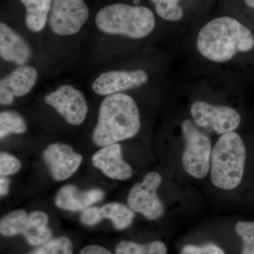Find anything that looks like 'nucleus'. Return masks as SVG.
Here are the masks:
<instances>
[{
    "instance_id": "16",
    "label": "nucleus",
    "mask_w": 254,
    "mask_h": 254,
    "mask_svg": "<svg viewBox=\"0 0 254 254\" xmlns=\"http://www.w3.org/2000/svg\"><path fill=\"white\" fill-rule=\"evenodd\" d=\"M135 218V212L129 206L119 203L111 202L101 208L93 207L83 210L80 220L86 226H94L107 218L111 220L116 230H123L131 225Z\"/></svg>"
},
{
    "instance_id": "5",
    "label": "nucleus",
    "mask_w": 254,
    "mask_h": 254,
    "mask_svg": "<svg viewBox=\"0 0 254 254\" xmlns=\"http://www.w3.org/2000/svg\"><path fill=\"white\" fill-rule=\"evenodd\" d=\"M49 217L41 210L28 214L22 209L6 214L0 221V232L5 237L22 235L29 245L41 246L51 239Z\"/></svg>"
},
{
    "instance_id": "9",
    "label": "nucleus",
    "mask_w": 254,
    "mask_h": 254,
    "mask_svg": "<svg viewBox=\"0 0 254 254\" xmlns=\"http://www.w3.org/2000/svg\"><path fill=\"white\" fill-rule=\"evenodd\" d=\"M162 181L161 175L156 172L147 174L142 182L135 184L130 190L127 197L128 206L149 220L163 216L165 208L158 195Z\"/></svg>"
},
{
    "instance_id": "25",
    "label": "nucleus",
    "mask_w": 254,
    "mask_h": 254,
    "mask_svg": "<svg viewBox=\"0 0 254 254\" xmlns=\"http://www.w3.org/2000/svg\"><path fill=\"white\" fill-rule=\"evenodd\" d=\"M181 254H225L218 246L209 244L203 246L187 245L182 247Z\"/></svg>"
},
{
    "instance_id": "23",
    "label": "nucleus",
    "mask_w": 254,
    "mask_h": 254,
    "mask_svg": "<svg viewBox=\"0 0 254 254\" xmlns=\"http://www.w3.org/2000/svg\"><path fill=\"white\" fill-rule=\"evenodd\" d=\"M235 230L243 242L242 254H254V221L238 222Z\"/></svg>"
},
{
    "instance_id": "28",
    "label": "nucleus",
    "mask_w": 254,
    "mask_h": 254,
    "mask_svg": "<svg viewBox=\"0 0 254 254\" xmlns=\"http://www.w3.org/2000/svg\"><path fill=\"white\" fill-rule=\"evenodd\" d=\"M245 2L249 6L254 9V0H245Z\"/></svg>"
},
{
    "instance_id": "22",
    "label": "nucleus",
    "mask_w": 254,
    "mask_h": 254,
    "mask_svg": "<svg viewBox=\"0 0 254 254\" xmlns=\"http://www.w3.org/2000/svg\"><path fill=\"white\" fill-rule=\"evenodd\" d=\"M155 5L157 14L163 19L170 21H180L183 17L184 11L180 0H150Z\"/></svg>"
},
{
    "instance_id": "11",
    "label": "nucleus",
    "mask_w": 254,
    "mask_h": 254,
    "mask_svg": "<svg viewBox=\"0 0 254 254\" xmlns=\"http://www.w3.org/2000/svg\"><path fill=\"white\" fill-rule=\"evenodd\" d=\"M194 123L201 128H210L217 134L235 131L241 123L237 110L227 106H215L203 101H195L190 107Z\"/></svg>"
},
{
    "instance_id": "20",
    "label": "nucleus",
    "mask_w": 254,
    "mask_h": 254,
    "mask_svg": "<svg viewBox=\"0 0 254 254\" xmlns=\"http://www.w3.org/2000/svg\"><path fill=\"white\" fill-rule=\"evenodd\" d=\"M166 245L160 241H153L150 243L141 244L122 241L117 245L115 254H167Z\"/></svg>"
},
{
    "instance_id": "24",
    "label": "nucleus",
    "mask_w": 254,
    "mask_h": 254,
    "mask_svg": "<svg viewBox=\"0 0 254 254\" xmlns=\"http://www.w3.org/2000/svg\"><path fill=\"white\" fill-rule=\"evenodd\" d=\"M21 168V161L16 157L6 152H1L0 153V175L1 176L15 175L20 171Z\"/></svg>"
},
{
    "instance_id": "3",
    "label": "nucleus",
    "mask_w": 254,
    "mask_h": 254,
    "mask_svg": "<svg viewBox=\"0 0 254 254\" xmlns=\"http://www.w3.org/2000/svg\"><path fill=\"white\" fill-rule=\"evenodd\" d=\"M95 26L100 33L108 36H124L130 39L146 38L154 30L153 11L143 6L122 3L108 5L95 16Z\"/></svg>"
},
{
    "instance_id": "18",
    "label": "nucleus",
    "mask_w": 254,
    "mask_h": 254,
    "mask_svg": "<svg viewBox=\"0 0 254 254\" xmlns=\"http://www.w3.org/2000/svg\"><path fill=\"white\" fill-rule=\"evenodd\" d=\"M26 9L25 23L32 33H41L48 24L53 0H20Z\"/></svg>"
},
{
    "instance_id": "27",
    "label": "nucleus",
    "mask_w": 254,
    "mask_h": 254,
    "mask_svg": "<svg viewBox=\"0 0 254 254\" xmlns=\"http://www.w3.org/2000/svg\"><path fill=\"white\" fill-rule=\"evenodd\" d=\"M10 180L7 176L0 177V195L1 197L7 195L9 191Z\"/></svg>"
},
{
    "instance_id": "4",
    "label": "nucleus",
    "mask_w": 254,
    "mask_h": 254,
    "mask_svg": "<svg viewBox=\"0 0 254 254\" xmlns=\"http://www.w3.org/2000/svg\"><path fill=\"white\" fill-rule=\"evenodd\" d=\"M247 150L235 131L221 135L212 150L210 180L215 187L232 190L240 185L245 174Z\"/></svg>"
},
{
    "instance_id": "10",
    "label": "nucleus",
    "mask_w": 254,
    "mask_h": 254,
    "mask_svg": "<svg viewBox=\"0 0 254 254\" xmlns=\"http://www.w3.org/2000/svg\"><path fill=\"white\" fill-rule=\"evenodd\" d=\"M149 80L144 69L109 68L95 76L91 83V91L100 97L123 93L139 88Z\"/></svg>"
},
{
    "instance_id": "1",
    "label": "nucleus",
    "mask_w": 254,
    "mask_h": 254,
    "mask_svg": "<svg viewBox=\"0 0 254 254\" xmlns=\"http://www.w3.org/2000/svg\"><path fill=\"white\" fill-rule=\"evenodd\" d=\"M141 115L136 100L126 93L103 97L98 109L92 141L105 147L126 141L141 129Z\"/></svg>"
},
{
    "instance_id": "6",
    "label": "nucleus",
    "mask_w": 254,
    "mask_h": 254,
    "mask_svg": "<svg viewBox=\"0 0 254 254\" xmlns=\"http://www.w3.org/2000/svg\"><path fill=\"white\" fill-rule=\"evenodd\" d=\"M182 131L185 144L182 155L183 168L190 177L201 180L210 173L211 141L190 120L182 123Z\"/></svg>"
},
{
    "instance_id": "2",
    "label": "nucleus",
    "mask_w": 254,
    "mask_h": 254,
    "mask_svg": "<svg viewBox=\"0 0 254 254\" xmlns=\"http://www.w3.org/2000/svg\"><path fill=\"white\" fill-rule=\"evenodd\" d=\"M196 46L206 59L214 63H225L238 53L253 49L254 36L240 21L223 16L209 21L200 29Z\"/></svg>"
},
{
    "instance_id": "8",
    "label": "nucleus",
    "mask_w": 254,
    "mask_h": 254,
    "mask_svg": "<svg viewBox=\"0 0 254 254\" xmlns=\"http://www.w3.org/2000/svg\"><path fill=\"white\" fill-rule=\"evenodd\" d=\"M88 16L89 10L84 0H53L48 26L55 36L68 38L81 31Z\"/></svg>"
},
{
    "instance_id": "15",
    "label": "nucleus",
    "mask_w": 254,
    "mask_h": 254,
    "mask_svg": "<svg viewBox=\"0 0 254 254\" xmlns=\"http://www.w3.org/2000/svg\"><path fill=\"white\" fill-rule=\"evenodd\" d=\"M92 163L113 180L125 181L133 176V170L124 160L123 147L119 143L102 147L92 157Z\"/></svg>"
},
{
    "instance_id": "26",
    "label": "nucleus",
    "mask_w": 254,
    "mask_h": 254,
    "mask_svg": "<svg viewBox=\"0 0 254 254\" xmlns=\"http://www.w3.org/2000/svg\"><path fill=\"white\" fill-rule=\"evenodd\" d=\"M78 254H113L109 250L96 245H91L84 247Z\"/></svg>"
},
{
    "instance_id": "13",
    "label": "nucleus",
    "mask_w": 254,
    "mask_h": 254,
    "mask_svg": "<svg viewBox=\"0 0 254 254\" xmlns=\"http://www.w3.org/2000/svg\"><path fill=\"white\" fill-rule=\"evenodd\" d=\"M43 159L52 177L58 182L64 181L72 176L83 161L81 154L69 145L61 142L48 145L43 150Z\"/></svg>"
},
{
    "instance_id": "19",
    "label": "nucleus",
    "mask_w": 254,
    "mask_h": 254,
    "mask_svg": "<svg viewBox=\"0 0 254 254\" xmlns=\"http://www.w3.org/2000/svg\"><path fill=\"white\" fill-rule=\"evenodd\" d=\"M28 130L26 119L16 110H3L0 113V138H7L11 134H23Z\"/></svg>"
},
{
    "instance_id": "14",
    "label": "nucleus",
    "mask_w": 254,
    "mask_h": 254,
    "mask_svg": "<svg viewBox=\"0 0 254 254\" xmlns=\"http://www.w3.org/2000/svg\"><path fill=\"white\" fill-rule=\"evenodd\" d=\"M34 50L31 43L11 27L1 21L0 23V58L1 61L15 66L28 64L33 58Z\"/></svg>"
},
{
    "instance_id": "7",
    "label": "nucleus",
    "mask_w": 254,
    "mask_h": 254,
    "mask_svg": "<svg viewBox=\"0 0 254 254\" xmlns=\"http://www.w3.org/2000/svg\"><path fill=\"white\" fill-rule=\"evenodd\" d=\"M43 102L71 126L83 124L89 112L86 95L71 83H63L48 91L43 96Z\"/></svg>"
},
{
    "instance_id": "12",
    "label": "nucleus",
    "mask_w": 254,
    "mask_h": 254,
    "mask_svg": "<svg viewBox=\"0 0 254 254\" xmlns=\"http://www.w3.org/2000/svg\"><path fill=\"white\" fill-rule=\"evenodd\" d=\"M39 78V71L31 64L15 66L0 80V105L10 106L16 100L33 91Z\"/></svg>"
},
{
    "instance_id": "21",
    "label": "nucleus",
    "mask_w": 254,
    "mask_h": 254,
    "mask_svg": "<svg viewBox=\"0 0 254 254\" xmlns=\"http://www.w3.org/2000/svg\"><path fill=\"white\" fill-rule=\"evenodd\" d=\"M72 242L66 237L50 239L44 244L38 246L30 254H73Z\"/></svg>"
},
{
    "instance_id": "17",
    "label": "nucleus",
    "mask_w": 254,
    "mask_h": 254,
    "mask_svg": "<svg viewBox=\"0 0 254 254\" xmlns=\"http://www.w3.org/2000/svg\"><path fill=\"white\" fill-rule=\"evenodd\" d=\"M105 193L100 189L81 190L72 185L63 186L55 195V203L58 208L68 211L86 210L103 199Z\"/></svg>"
}]
</instances>
